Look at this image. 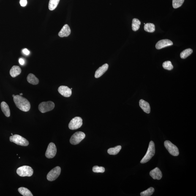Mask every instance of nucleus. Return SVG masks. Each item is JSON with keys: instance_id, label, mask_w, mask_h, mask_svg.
<instances>
[{"instance_id": "obj_3", "label": "nucleus", "mask_w": 196, "mask_h": 196, "mask_svg": "<svg viewBox=\"0 0 196 196\" xmlns=\"http://www.w3.org/2000/svg\"><path fill=\"white\" fill-rule=\"evenodd\" d=\"M17 174L22 177H31L33 175L34 171L32 167L28 166H23L17 169Z\"/></svg>"}, {"instance_id": "obj_31", "label": "nucleus", "mask_w": 196, "mask_h": 196, "mask_svg": "<svg viewBox=\"0 0 196 196\" xmlns=\"http://www.w3.org/2000/svg\"><path fill=\"white\" fill-rule=\"evenodd\" d=\"M22 51L23 52V53L24 54L26 55H28L30 53V52L27 49L25 48L24 49H23V50H22Z\"/></svg>"}, {"instance_id": "obj_32", "label": "nucleus", "mask_w": 196, "mask_h": 196, "mask_svg": "<svg viewBox=\"0 0 196 196\" xmlns=\"http://www.w3.org/2000/svg\"><path fill=\"white\" fill-rule=\"evenodd\" d=\"M19 63L20 64L23 65L24 64V61L22 58H20L19 59Z\"/></svg>"}, {"instance_id": "obj_19", "label": "nucleus", "mask_w": 196, "mask_h": 196, "mask_svg": "<svg viewBox=\"0 0 196 196\" xmlns=\"http://www.w3.org/2000/svg\"><path fill=\"white\" fill-rule=\"evenodd\" d=\"M27 80L31 84L36 85L38 84L39 80L35 75L32 74H30L27 77Z\"/></svg>"}, {"instance_id": "obj_10", "label": "nucleus", "mask_w": 196, "mask_h": 196, "mask_svg": "<svg viewBox=\"0 0 196 196\" xmlns=\"http://www.w3.org/2000/svg\"><path fill=\"white\" fill-rule=\"evenodd\" d=\"M57 153V148L56 145L53 143L49 144L46 151V157L48 159H52L56 156Z\"/></svg>"}, {"instance_id": "obj_11", "label": "nucleus", "mask_w": 196, "mask_h": 196, "mask_svg": "<svg viewBox=\"0 0 196 196\" xmlns=\"http://www.w3.org/2000/svg\"><path fill=\"white\" fill-rule=\"evenodd\" d=\"M58 91L61 95L66 97H69L71 96L72 90L67 86H61L58 88Z\"/></svg>"}, {"instance_id": "obj_24", "label": "nucleus", "mask_w": 196, "mask_h": 196, "mask_svg": "<svg viewBox=\"0 0 196 196\" xmlns=\"http://www.w3.org/2000/svg\"><path fill=\"white\" fill-rule=\"evenodd\" d=\"M60 0H50L49 1L48 7L50 11H53L56 8Z\"/></svg>"}, {"instance_id": "obj_33", "label": "nucleus", "mask_w": 196, "mask_h": 196, "mask_svg": "<svg viewBox=\"0 0 196 196\" xmlns=\"http://www.w3.org/2000/svg\"><path fill=\"white\" fill-rule=\"evenodd\" d=\"M15 95H14V94L12 95V97H15Z\"/></svg>"}, {"instance_id": "obj_12", "label": "nucleus", "mask_w": 196, "mask_h": 196, "mask_svg": "<svg viewBox=\"0 0 196 196\" xmlns=\"http://www.w3.org/2000/svg\"><path fill=\"white\" fill-rule=\"evenodd\" d=\"M173 45V43L169 39H163L159 41L156 44V47L158 50Z\"/></svg>"}, {"instance_id": "obj_5", "label": "nucleus", "mask_w": 196, "mask_h": 196, "mask_svg": "<svg viewBox=\"0 0 196 196\" xmlns=\"http://www.w3.org/2000/svg\"><path fill=\"white\" fill-rule=\"evenodd\" d=\"M55 106L54 103L51 101H48L41 102L39 105L38 108L41 113H45L53 110Z\"/></svg>"}, {"instance_id": "obj_9", "label": "nucleus", "mask_w": 196, "mask_h": 196, "mask_svg": "<svg viewBox=\"0 0 196 196\" xmlns=\"http://www.w3.org/2000/svg\"><path fill=\"white\" fill-rule=\"evenodd\" d=\"M61 169L59 166L55 167L50 170L47 175V179L49 181H53L56 180L61 173Z\"/></svg>"}, {"instance_id": "obj_1", "label": "nucleus", "mask_w": 196, "mask_h": 196, "mask_svg": "<svg viewBox=\"0 0 196 196\" xmlns=\"http://www.w3.org/2000/svg\"><path fill=\"white\" fill-rule=\"evenodd\" d=\"M13 98L14 102L18 108L23 112L29 111L31 108V105L27 99L20 95H17Z\"/></svg>"}, {"instance_id": "obj_7", "label": "nucleus", "mask_w": 196, "mask_h": 196, "mask_svg": "<svg viewBox=\"0 0 196 196\" xmlns=\"http://www.w3.org/2000/svg\"><path fill=\"white\" fill-rule=\"evenodd\" d=\"M85 137V134L84 133L81 132H76L71 137L70 143L73 145L78 144L84 139Z\"/></svg>"}, {"instance_id": "obj_27", "label": "nucleus", "mask_w": 196, "mask_h": 196, "mask_svg": "<svg viewBox=\"0 0 196 196\" xmlns=\"http://www.w3.org/2000/svg\"><path fill=\"white\" fill-rule=\"evenodd\" d=\"M163 67L164 69L169 71L172 70L173 68V66L171 62L170 61H165L162 64Z\"/></svg>"}, {"instance_id": "obj_20", "label": "nucleus", "mask_w": 196, "mask_h": 196, "mask_svg": "<svg viewBox=\"0 0 196 196\" xmlns=\"http://www.w3.org/2000/svg\"><path fill=\"white\" fill-rule=\"evenodd\" d=\"M121 146L120 145L114 147L113 148H110L107 150V153L110 155H115L118 154L121 149Z\"/></svg>"}, {"instance_id": "obj_18", "label": "nucleus", "mask_w": 196, "mask_h": 196, "mask_svg": "<svg viewBox=\"0 0 196 196\" xmlns=\"http://www.w3.org/2000/svg\"><path fill=\"white\" fill-rule=\"evenodd\" d=\"M1 110L4 114L5 116L7 117L10 116V109H9L8 104L5 102H1Z\"/></svg>"}, {"instance_id": "obj_25", "label": "nucleus", "mask_w": 196, "mask_h": 196, "mask_svg": "<svg viewBox=\"0 0 196 196\" xmlns=\"http://www.w3.org/2000/svg\"><path fill=\"white\" fill-rule=\"evenodd\" d=\"M193 50L192 49L188 48L186 50H183L182 52H181V54H180V56L183 59H185L188 57L192 54V53Z\"/></svg>"}, {"instance_id": "obj_34", "label": "nucleus", "mask_w": 196, "mask_h": 196, "mask_svg": "<svg viewBox=\"0 0 196 196\" xmlns=\"http://www.w3.org/2000/svg\"><path fill=\"white\" fill-rule=\"evenodd\" d=\"M23 94H22H22H20L19 95H20L21 96V95H23Z\"/></svg>"}, {"instance_id": "obj_26", "label": "nucleus", "mask_w": 196, "mask_h": 196, "mask_svg": "<svg viewBox=\"0 0 196 196\" xmlns=\"http://www.w3.org/2000/svg\"><path fill=\"white\" fill-rule=\"evenodd\" d=\"M154 192V188L151 187L148 188L147 190L141 192L140 195L141 196H150L152 195Z\"/></svg>"}, {"instance_id": "obj_28", "label": "nucleus", "mask_w": 196, "mask_h": 196, "mask_svg": "<svg viewBox=\"0 0 196 196\" xmlns=\"http://www.w3.org/2000/svg\"><path fill=\"white\" fill-rule=\"evenodd\" d=\"M184 0H173V6L174 8L177 9L181 7L184 2Z\"/></svg>"}, {"instance_id": "obj_30", "label": "nucleus", "mask_w": 196, "mask_h": 196, "mask_svg": "<svg viewBox=\"0 0 196 196\" xmlns=\"http://www.w3.org/2000/svg\"><path fill=\"white\" fill-rule=\"evenodd\" d=\"M27 3V0H20V5L22 6V7L26 6Z\"/></svg>"}, {"instance_id": "obj_13", "label": "nucleus", "mask_w": 196, "mask_h": 196, "mask_svg": "<svg viewBox=\"0 0 196 196\" xmlns=\"http://www.w3.org/2000/svg\"><path fill=\"white\" fill-rule=\"evenodd\" d=\"M150 175L154 179L160 180L162 177V172L158 167L151 170L150 172Z\"/></svg>"}, {"instance_id": "obj_29", "label": "nucleus", "mask_w": 196, "mask_h": 196, "mask_svg": "<svg viewBox=\"0 0 196 196\" xmlns=\"http://www.w3.org/2000/svg\"><path fill=\"white\" fill-rule=\"evenodd\" d=\"M93 171L96 173H103L105 172V168L102 167H99L97 166H95L93 167Z\"/></svg>"}, {"instance_id": "obj_36", "label": "nucleus", "mask_w": 196, "mask_h": 196, "mask_svg": "<svg viewBox=\"0 0 196 196\" xmlns=\"http://www.w3.org/2000/svg\"><path fill=\"white\" fill-rule=\"evenodd\" d=\"M71 89L72 90V88H71Z\"/></svg>"}, {"instance_id": "obj_15", "label": "nucleus", "mask_w": 196, "mask_h": 196, "mask_svg": "<svg viewBox=\"0 0 196 196\" xmlns=\"http://www.w3.org/2000/svg\"><path fill=\"white\" fill-rule=\"evenodd\" d=\"M71 30L68 25L66 24L63 27L62 29L58 33V35L60 37H68L70 35Z\"/></svg>"}, {"instance_id": "obj_23", "label": "nucleus", "mask_w": 196, "mask_h": 196, "mask_svg": "<svg viewBox=\"0 0 196 196\" xmlns=\"http://www.w3.org/2000/svg\"><path fill=\"white\" fill-rule=\"evenodd\" d=\"M144 30L148 32L153 33L155 30V26L154 24L151 23H148L145 24Z\"/></svg>"}, {"instance_id": "obj_8", "label": "nucleus", "mask_w": 196, "mask_h": 196, "mask_svg": "<svg viewBox=\"0 0 196 196\" xmlns=\"http://www.w3.org/2000/svg\"><path fill=\"white\" fill-rule=\"evenodd\" d=\"M83 125V120L80 117H76L73 118L69 122V129L72 130L79 128Z\"/></svg>"}, {"instance_id": "obj_17", "label": "nucleus", "mask_w": 196, "mask_h": 196, "mask_svg": "<svg viewBox=\"0 0 196 196\" xmlns=\"http://www.w3.org/2000/svg\"><path fill=\"white\" fill-rule=\"evenodd\" d=\"M21 72V69L19 66H14L10 69L9 74L11 76L14 78L19 75Z\"/></svg>"}, {"instance_id": "obj_35", "label": "nucleus", "mask_w": 196, "mask_h": 196, "mask_svg": "<svg viewBox=\"0 0 196 196\" xmlns=\"http://www.w3.org/2000/svg\"><path fill=\"white\" fill-rule=\"evenodd\" d=\"M12 135H13V134H12Z\"/></svg>"}, {"instance_id": "obj_21", "label": "nucleus", "mask_w": 196, "mask_h": 196, "mask_svg": "<svg viewBox=\"0 0 196 196\" xmlns=\"http://www.w3.org/2000/svg\"><path fill=\"white\" fill-rule=\"evenodd\" d=\"M18 192L24 196H33L32 193L29 190L26 188L21 187L19 188Z\"/></svg>"}, {"instance_id": "obj_14", "label": "nucleus", "mask_w": 196, "mask_h": 196, "mask_svg": "<svg viewBox=\"0 0 196 196\" xmlns=\"http://www.w3.org/2000/svg\"><path fill=\"white\" fill-rule=\"evenodd\" d=\"M109 66L108 64H105L99 67L97 70H96L95 74L94 76L96 78H99L107 71L108 69Z\"/></svg>"}, {"instance_id": "obj_16", "label": "nucleus", "mask_w": 196, "mask_h": 196, "mask_svg": "<svg viewBox=\"0 0 196 196\" xmlns=\"http://www.w3.org/2000/svg\"><path fill=\"white\" fill-rule=\"evenodd\" d=\"M139 105L145 113L149 114L151 112V107L148 102L143 99H141L139 102Z\"/></svg>"}, {"instance_id": "obj_4", "label": "nucleus", "mask_w": 196, "mask_h": 196, "mask_svg": "<svg viewBox=\"0 0 196 196\" xmlns=\"http://www.w3.org/2000/svg\"><path fill=\"white\" fill-rule=\"evenodd\" d=\"M9 140L11 142L20 146H26L29 145V142L26 139L17 134H15L10 137Z\"/></svg>"}, {"instance_id": "obj_6", "label": "nucleus", "mask_w": 196, "mask_h": 196, "mask_svg": "<svg viewBox=\"0 0 196 196\" xmlns=\"http://www.w3.org/2000/svg\"><path fill=\"white\" fill-rule=\"evenodd\" d=\"M164 145L166 149L170 154L174 156H177L179 154V151L177 147L169 141L164 142Z\"/></svg>"}, {"instance_id": "obj_22", "label": "nucleus", "mask_w": 196, "mask_h": 196, "mask_svg": "<svg viewBox=\"0 0 196 196\" xmlns=\"http://www.w3.org/2000/svg\"><path fill=\"white\" fill-rule=\"evenodd\" d=\"M141 22L138 19L134 18L133 19L132 28L133 30L136 31L139 30L140 27Z\"/></svg>"}, {"instance_id": "obj_2", "label": "nucleus", "mask_w": 196, "mask_h": 196, "mask_svg": "<svg viewBox=\"0 0 196 196\" xmlns=\"http://www.w3.org/2000/svg\"><path fill=\"white\" fill-rule=\"evenodd\" d=\"M155 154V146L154 143L153 141H151L150 142L149 146L146 154L140 161L141 163L145 164L148 162L154 156Z\"/></svg>"}]
</instances>
